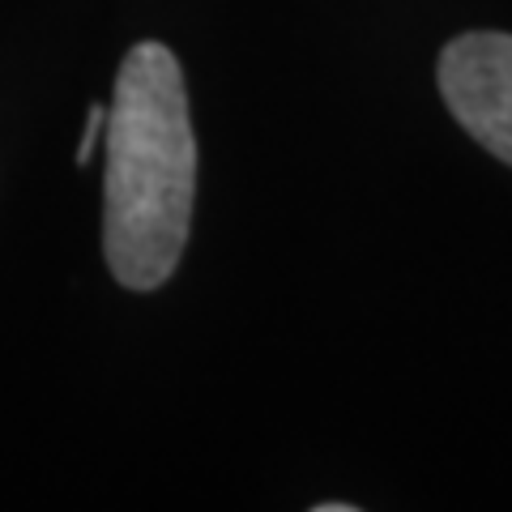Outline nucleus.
<instances>
[{
	"label": "nucleus",
	"instance_id": "obj_1",
	"mask_svg": "<svg viewBox=\"0 0 512 512\" xmlns=\"http://www.w3.org/2000/svg\"><path fill=\"white\" fill-rule=\"evenodd\" d=\"M103 146V256L120 286L154 291L180 265L197 201L188 90L163 43H137L124 56Z\"/></svg>",
	"mask_w": 512,
	"mask_h": 512
},
{
	"label": "nucleus",
	"instance_id": "obj_2",
	"mask_svg": "<svg viewBox=\"0 0 512 512\" xmlns=\"http://www.w3.org/2000/svg\"><path fill=\"white\" fill-rule=\"evenodd\" d=\"M440 94L461 128L512 167V35H461L440 56Z\"/></svg>",
	"mask_w": 512,
	"mask_h": 512
},
{
	"label": "nucleus",
	"instance_id": "obj_3",
	"mask_svg": "<svg viewBox=\"0 0 512 512\" xmlns=\"http://www.w3.org/2000/svg\"><path fill=\"white\" fill-rule=\"evenodd\" d=\"M107 133V107H90V116H86V133H82V146H77V163H90V154H94V141H99Z\"/></svg>",
	"mask_w": 512,
	"mask_h": 512
}]
</instances>
